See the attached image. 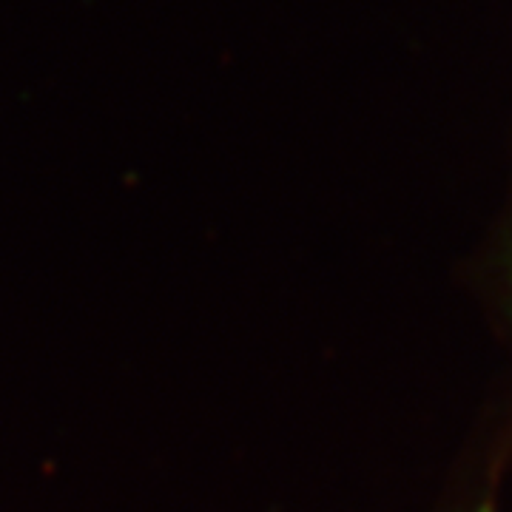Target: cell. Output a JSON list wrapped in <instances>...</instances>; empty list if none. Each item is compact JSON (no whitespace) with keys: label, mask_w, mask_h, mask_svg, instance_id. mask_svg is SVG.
<instances>
[{"label":"cell","mask_w":512,"mask_h":512,"mask_svg":"<svg viewBox=\"0 0 512 512\" xmlns=\"http://www.w3.org/2000/svg\"><path fill=\"white\" fill-rule=\"evenodd\" d=\"M507 291H510V308H512V251L507 259Z\"/></svg>","instance_id":"1"}]
</instances>
